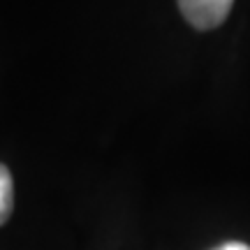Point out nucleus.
<instances>
[{
    "label": "nucleus",
    "instance_id": "1",
    "mask_svg": "<svg viewBox=\"0 0 250 250\" xmlns=\"http://www.w3.org/2000/svg\"><path fill=\"white\" fill-rule=\"evenodd\" d=\"M232 5L234 0H179L181 14L188 19L190 26L199 30H211L220 26L227 19Z\"/></svg>",
    "mask_w": 250,
    "mask_h": 250
},
{
    "label": "nucleus",
    "instance_id": "2",
    "mask_svg": "<svg viewBox=\"0 0 250 250\" xmlns=\"http://www.w3.org/2000/svg\"><path fill=\"white\" fill-rule=\"evenodd\" d=\"M14 208V181L5 165H0V225L7 223Z\"/></svg>",
    "mask_w": 250,
    "mask_h": 250
},
{
    "label": "nucleus",
    "instance_id": "3",
    "mask_svg": "<svg viewBox=\"0 0 250 250\" xmlns=\"http://www.w3.org/2000/svg\"><path fill=\"white\" fill-rule=\"evenodd\" d=\"M213 250H250L248 243H241V241H229V243H223L220 248H213Z\"/></svg>",
    "mask_w": 250,
    "mask_h": 250
}]
</instances>
